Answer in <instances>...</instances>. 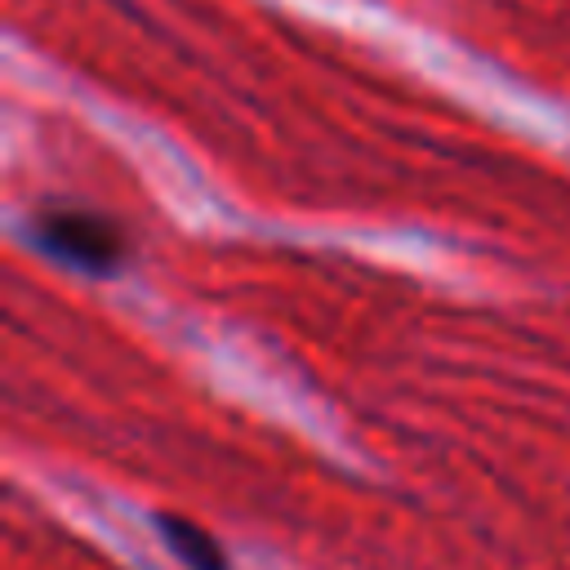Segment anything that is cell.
Segmentation results:
<instances>
[{
    "label": "cell",
    "instance_id": "6da1fadb",
    "mask_svg": "<svg viewBox=\"0 0 570 570\" xmlns=\"http://www.w3.org/2000/svg\"><path fill=\"white\" fill-rule=\"evenodd\" d=\"M31 240L49 258H58L62 267H76L85 276H111L125 263V254H129L125 232L107 214L76 209V205L40 209L31 218Z\"/></svg>",
    "mask_w": 570,
    "mask_h": 570
},
{
    "label": "cell",
    "instance_id": "7a4b0ae2",
    "mask_svg": "<svg viewBox=\"0 0 570 570\" xmlns=\"http://www.w3.org/2000/svg\"><path fill=\"white\" fill-rule=\"evenodd\" d=\"M160 534H165L169 552L187 570H232L227 557H223V543L209 530H200L196 521H187V517H160Z\"/></svg>",
    "mask_w": 570,
    "mask_h": 570
}]
</instances>
